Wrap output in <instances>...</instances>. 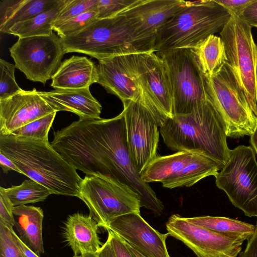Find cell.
<instances>
[{
	"mask_svg": "<svg viewBox=\"0 0 257 257\" xmlns=\"http://www.w3.org/2000/svg\"><path fill=\"white\" fill-rule=\"evenodd\" d=\"M65 53L77 52L98 61L116 56L153 51L154 40L139 36L125 17L97 19L84 29L61 38Z\"/></svg>",
	"mask_w": 257,
	"mask_h": 257,
	"instance_id": "cell-4",
	"label": "cell"
},
{
	"mask_svg": "<svg viewBox=\"0 0 257 257\" xmlns=\"http://www.w3.org/2000/svg\"><path fill=\"white\" fill-rule=\"evenodd\" d=\"M66 2H62L55 8L44 12L29 20L15 24L9 30L8 34L19 38L39 36H48L53 32V24Z\"/></svg>",
	"mask_w": 257,
	"mask_h": 257,
	"instance_id": "cell-26",
	"label": "cell"
},
{
	"mask_svg": "<svg viewBox=\"0 0 257 257\" xmlns=\"http://www.w3.org/2000/svg\"><path fill=\"white\" fill-rule=\"evenodd\" d=\"M78 198L98 226L103 228L118 216L140 213L138 194L127 185L107 178L86 175L81 183Z\"/></svg>",
	"mask_w": 257,
	"mask_h": 257,
	"instance_id": "cell-7",
	"label": "cell"
},
{
	"mask_svg": "<svg viewBox=\"0 0 257 257\" xmlns=\"http://www.w3.org/2000/svg\"><path fill=\"white\" fill-rule=\"evenodd\" d=\"M15 69V65L0 59V100L6 99L23 90L16 81Z\"/></svg>",
	"mask_w": 257,
	"mask_h": 257,
	"instance_id": "cell-31",
	"label": "cell"
},
{
	"mask_svg": "<svg viewBox=\"0 0 257 257\" xmlns=\"http://www.w3.org/2000/svg\"><path fill=\"white\" fill-rule=\"evenodd\" d=\"M98 225L90 215L79 212L67 218L64 228V238L74 255L96 254L102 245L98 235Z\"/></svg>",
	"mask_w": 257,
	"mask_h": 257,
	"instance_id": "cell-19",
	"label": "cell"
},
{
	"mask_svg": "<svg viewBox=\"0 0 257 257\" xmlns=\"http://www.w3.org/2000/svg\"><path fill=\"white\" fill-rule=\"evenodd\" d=\"M22 255H23V254H22ZM22 257H25V256L23 255Z\"/></svg>",
	"mask_w": 257,
	"mask_h": 257,
	"instance_id": "cell-48",
	"label": "cell"
},
{
	"mask_svg": "<svg viewBox=\"0 0 257 257\" xmlns=\"http://www.w3.org/2000/svg\"><path fill=\"white\" fill-rule=\"evenodd\" d=\"M192 49L204 75H213L227 62L223 42L216 35L209 36Z\"/></svg>",
	"mask_w": 257,
	"mask_h": 257,
	"instance_id": "cell-24",
	"label": "cell"
},
{
	"mask_svg": "<svg viewBox=\"0 0 257 257\" xmlns=\"http://www.w3.org/2000/svg\"><path fill=\"white\" fill-rule=\"evenodd\" d=\"M227 62L232 69L253 113L257 116V46L251 27L231 15L220 32Z\"/></svg>",
	"mask_w": 257,
	"mask_h": 257,
	"instance_id": "cell-6",
	"label": "cell"
},
{
	"mask_svg": "<svg viewBox=\"0 0 257 257\" xmlns=\"http://www.w3.org/2000/svg\"><path fill=\"white\" fill-rule=\"evenodd\" d=\"M215 177L216 186L246 216L257 217V162L250 146L230 150L228 161Z\"/></svg>",
	"mask_w": 257,
	"mask_h": 257,
	"instance_id": "cell-8",
	"label": "cell"
},
{
	"mask_svg": "<svg viewBox=\"0 0 257 257\" xmlns=\"http://www.w3.org/2000/svg\"><path fill=\"white\" fill-rule=\"evenodd\" d=\"M73 257H82V255H74Z\"/></svg>",
	"mask_w": 257,
	"mask_h": 257,
	"instance_id": "cell-47",
	"label": "cell"
},
{
	"mask_svg": "<svg viewBox=\"0 0 257 257\" xmlns=\"http://www.w3.org/2000/svg\"><path fill=\"white\" fill-rule=\"evenodd\" d=\"M253 0H215L225 8L231 15L238 17L243 10Z\"/></svg>",
	"mask_w": 257,
	"mask_h": 257,
	"instance_id": "cell-38",
	"label": "cell"
},
{
	"mask_svg": "<svg viewBox=\"0 0 257 257\" xmlns=\"http://www.w3.org/2000/svg\"><path fill=\"white\" fill-rule=\"evenodd\" d=\"M63 0H24L15 11L0 31L7 33L15 24L26 21L59 6Z\"/></svg>",
	"mask_w": 257,
	"mask_h": 257,
	"instance_id": "cell-28",
	"label": "cell"
},
{
	"mask_svg": "<svg viewBox=\"0 0 257 257\" xmlns=\"http://www.w3.org/2000/svg\"><path fill=\"white\" fill-rule=\"evenodd\" d=\"M188 222L223 234L248 240L253 235L255 225L237 219L222 216H201L184 217Z\"/></svg>",
	"mask_w": 257,
	"mask_h": 257,
	"instance_id": "cell-25",
	"label": "cell"
},
{
	"mask_svg": "<svg viewBox=\"0 0 257 257\" xmlns=\"http://www.w3.org/2000/svg\"><path fill=\"white\" fill-rule=\"evenodd\" d=\"M138 0H98L96 6L97 19L114 17L136 4Z\"/></svg>",
	"mask_w": 257,
	"mask_h": 257,
	"instance_id": "cell-33",
	"label": "cell"
},
{
	"mask_svg": "<svg viewBox=\"0 0 257 257\" xmlns=\"http://www.w3.org/2000/svg\"><path fill=\"white\" fill-rule=\"evenodd\" d=\"M219 170L220 167L213 160L204 156L194 154L190 162L180 171L161 183L163 187L170 189L189 187L206 177H215Z\"/></svg>",
	"mask_w": 257,
	"mask_h": 257,
	"instance_id": "cell-22",
	"label": "cell"
},
{
	"mask_svg": "<svg viewBox=\"0 0 257 257\" xmlns=\"http://www.w3.org/2000/svg\"><path fill=\"white\" fill-rule=\"evenodd\" d=\"M159 132L165 144L173 151L204 156L221 169L228 161L230 149L225 128L208 99L189 113L168 118Z\"/></svg>",
	"mask_w": 257,
	"mask_h": 257,
	"instance_id": "cell-2",
	"label": "cell"
},
{
	"mask_svg": "<svg viewBox=\"0 0 257 257\" xmlns=\"http://www.w3.org/2000/svg\"><path fill=\"white\" fill-rule=\"evenodd\" d=\"M39 92L57 112L70 111L77 114L81 119L100 118L102 106L92 96L89 87Z\"/></svg>",
	"mask_w": 257,
	"mask_h": 257,
	"instance_id": "cell-18",
	"label": "cell"
},
{
	"mask_svg": "<svg viewBox=\"0 0 257 257\" xmlns=\"http://www.w3.org/2000/svg\"><path fill=\"white\" fill-rule=\"evenodd\" d=\"M186 3L182 0H138L120 14L139 36L155 41L159 29Z\"/></svg>",
	"mask_w": 257,
	"mask_h": 257,
	"instance_id": "cell-17",
	"label": "cell"
},
{
	"mask_svg": "<svg viewBox=\"0 0 257 257\" xmlns=\"http://www.w3.org/2000/svg\"><path fill=\"white\" fill-rule=\"evenodd\" d=\"M96 257H115L113 250L108 239L96 253Z\"/></svg>",
	"mask_w": 257,
	"mask_h": 257,
	"instance_id": "cell-43",
	"label": "cell"
},
{
	"mask_svg": "<svg viewBox=\"0 0 257 257\" xmlns=\"http://www.w3.org/2000/svg\"><path fill=\"white\" fill-rule=\"evenodd\" d=\"M56 111L35 88L0 100V135L14 131Z\"/></svg>",
	"mask_w": 257,
	"mask_h": 257,
	"instance_id": "cell-16",
	"label": "cell"
},
{
	"mask_svg": "<svg viewBox=\"0 0 257 257\" xmlns=\"http://www.w3.org/2000/svg\"><path fill=\"white\" fill-rule=\"evenodd\" d=\"M123 105L127 145L132 160L140 173L157 156L159 126L141 96Z\"/></svg>",
	"mask_w": 257,
	"mask_h": 257,
	"instance_id": "cell-12",
	"label": "cell"
},
{
	"mask_svg": "<svg viewBox=\"0 0 257 257\" xmlns=\"http://www.w3.org/2000/svg\"><path fill=\"white\" fill-rule=\"evenodd\" d=\"M14 206L5 193L4 188L0 187V223L8 228H14L15 218Z\"/></svg>",
	"mask_w": 257,
	"mask_h": 257,
	"instance_id": "cell-35",
	"label": "cell"
},
{
	"mask_svg": "<svg viewBox=\"0 0 257 257\" xmlns=\"http://www.w3.org/2000/svg\"><path fill=\"white\" fill-rule=\"evenodd\" d=\"M97 65L86 57L73 56L61 63L52 77L51 86L56 89L89 87L98 81Z\"/></svg>",
	"mask_w": 257,
	"mask_h": 257,
	"instance_id": "cell-20",
	"label": "cell"
},
{
	"mask_svg": "<svg viewBox=\"0 0 257 257\" xmlns=\"http://www.w3.org/2000/svg\"><path fill=\"white\" fill-rule=\"evenodd\" d=\"M193 155L189 152H177L169 155L157 156L142 169L141 177L147 183L162 182L180 171Z\"/></svg>",
	"mask_w": 257,
	"mask_h": 257,
	"instance_id": "cell-23",
	"label": "cell"
},
{
	"mask_svg": "<svg viewBox=\"0 0 257 257\" xmlns=\"http://www.w3.org/2000/svg\"><path fill=\"white\" fill-rule=\"evenodd\" d=\"M4 190L14 207L43 201L52 194L47 187L31 179Z\"/></svg>",
	"mask_w": 257,
	"mask_h": 257,
	"instance_id": "cell-27",
	"label": "cell"
},
{
	"mask_svg": "<svg viewBox=\"0 0 257 257\" xmlns=\"http://www.w3.org/2000/svg\"><path fill=\"white\" fill-rule=\"evenodd\" d=\"M250 143L255 155H257V122L255 130L250 136Z\"/></svg>",
	"mask_w": 257,
	"mask_h": 257,
	"instance_id": "cell-44",
	"label": "cell"
},
{
	"mask_svg": "<svg viewBox=\"0 0 257 257\" xmlns=\"http://www.w3.org/2000/svg\"><path fill=\"white\" fill-rule=\"evenodd\" d=\"M166 227L169 235L182 241L197 257H237L244 241L190 223L178 214L171 215Z\"/></svg>",
	"mask_w": 257,
	"mask_h": 257,
	"instance_id": "cell-11",
	"label": "cell"
},
{
	"mask_svg": "<svg viewBox=\"0 0 257 257\" xmlns=\"http://www.w3.org/2000/svg\"><path fill=\"white\" fill-rule=\"evenodd\" d=\"M231 17L215 0L186 1L158 31L153 51L192 49L209 36L220 32Z\"/></svg>",
	"mask_w": 257,
	"mask_h": 257,
	"instance_id": "cell-3",
	"label": "cell"
},
{
	"mask_svg": "<svg viewBox=\"0 0 257 257\" xmlns=\"http://www.w3.org/2000/svg\"><path fill=\"white\" fill-rule=\"evenodd\" d=\"M0 166L4 173H7L9 171H14L23 174L18 167L9 158L0 153Z\"/></svg>",
	"mask_w": 257,
	"mask_h": 257,
	"instance_id": "cell-42",
	"label": "cell"
},
{
	"mask_svg": "<svg viewBox=\"0 0 257 257\" xmlns=\"http://www.w3.org/2000/svg\"><path fill=\"white\" fill-rule=\"evenodd\" d=\"M251 27L257 28V0H253L238 17Z\"/></svg>",
	"mask_w": 257,
	"mask_h": 257,
	"instance_id": "cell-39",
	"label": "cell"
},
{
	"mask_svg": "<svg viewBox=\"0 0 257 257\" xmlns=\"http://www.w3.org/2000/svg\"><path fill=\"white\" fill-rule=\"evenodd\" d=\"M24 0H1L0 1V28L10 19Z\"/></svg>",
	"mask_w": 257,
	"mask_h": 257,
	"instance_id": "cell-37",
	"label": "cell"
},
{
	"mask_svg": "<svg viewBox=\"0 0 257 257\" xmlns=\"http://www.w3.org/2000/svg\"><path fill=\"white\" fill-rule=\"evenodd\" d=\"M97 19L96 7L94 9L70 19L53 28L61 38H65L82 31Z\"/></svg>",
	"mask_w": 257,
	"mask_h": 257,
	"instance_id": "cell-30",
	"label": "cell"
},
{
	"mask_svg": "<svg viewBox=\"0 0 257 257\" xmlns=\"http://www.w3.org/2000/svg\"><path fill=\"white\" fill-rule=\"evenodd\" d=\"M138 54L114 56L98 61L97 82L123 104L138 99L142 89L138 78Z\"/></svg>",
	"mask_w": 257,
	"mask_h": 257,
	"instance_id": "cell-14",
	"label": "cell"
},
{
	"mask_svg": "<svg viewBox=\"0 0 257 257\" xmlns=\"http://www.w3.org/2000/svg\"><path fill=\"white\" fill-rule=\"evenodd\" d=\"M203 78L207 99L222 121L226 136L233 139L250 136L257 116L228 62L211 76L203 74Z\"/></svg>",
	"mask_w": 257,
	"mask_h": 257,
	"instance_id": "cell-5",
	"label": "cell"
},
{
	"mask_svg": "<svg viewBox=\"0 0 257 257\" xmlns=\"http://www.w3.org/2000/svg\"><path fill=\"white\" fill-rule=\"evenodd\" d=\"M104 228L114 232L145 257H171L166 243L169 233L153 228L139 213L118 216Z\"/></svg>",
	"mask_w": 257,
	"mask_h": 257,
	"instance_id": "cell-15",
	"label": "cell"
},
{
	"mask_svg": "<svg viewBox=\"0 0 257 257\" xmlns=\"http://www.w3.org/2000/svg\"><path fill=\"white\" fill-rule=\"evenodd\" d=\"M138 70L141 87L155 110L160 127L173 116V91L166 65L150 51L138 54Z\"/></svg>",
	"mask_w": 257,
	"mask_h": 257,
	"instance_id": "cell-13",
	"label": "cell"
},
{
	"mask_svg": "<svg viewBox=\"0 0 257 257\" xmlns=\"http://www.w3.org/2000/svg\"><path fill=\"white\" fill-rule=\"evenodd\" d=\"M98 1L66 0L53 24V29L73 18L94 9Z\"/></svg>",
	"mask_w": 257,
	"mask_h": 257,
	"instance_id": "cell-32",
	"label": "cell"
},
{
	"mask_svg": "<svg viewBox=\"0 0 257 257\" xmlns=\"http://www.w3.org/2000/svg\"><path fill=\"white\" fill-rule=\"evenodd\" d=\"M57 112L31 122L14 131L10 135L33 140L48 141V133Z\"/></svg>",
	"mask_w": 257,
	"mask_h": 257,
	"instance_id": "cell-29",
	"label": "cell"
},
{
	"mask_svg": "<svg viewBox=\"0 0 257 257\" xmlns=\"http://www.w3.org/2000/svg\"><path fill=\"white\" fill-rule=\"evenodd\" d=\"M156 53L163 59L169 72L173 91V115L189 113L207 100L203 72L192 49Z\"/></svg>",
	"mask_w": 257,
	"mask_h": 257,
	"instance_id": "cell-9",
	"label": "cell"
},
{
	"mask_svg": "<svg viewBox=\"0 0 257 257\" xmlns=\"http://www.w3.org/2000/svg\"><path fill=\"white\" fill-rule=\"evenodd\" d=\"M237 257H257V220L253 235L247 240L245 249Z\"/></svg>",
	"mask_w": 257,
	"mask_h": 257,
	"instance_id": "cell-40",
	"label": "cell"
},
{
	"mask_svg": "<svg viewBox=\"0 0 257 257\" xmlns=\"http://www.w3.org/2000/svg\"><path fill=\"white\" fill-rule=\"evenodd\" d=\"M9 228L0 223V257H22Z\"/></svg>",
	"mask_w": 257,
	"mask_h": 257,
	"instance_id": "cell-34",
	"label": "cell"
},
{
	"mask_svg": "<svg viewBox=\"0 0 257 257\" xmlns=\"http://www.w3.org/2000/svg\"><path fill=\"white\" fill-rule=\"evenodd\" d=\"M15 226L20 239L40 256L44 253L42 236L44 213L39 207L23 205L13 208Z\"/></svg>",
	"mask_w": 257,
	"mask_h": 257,
	"instance_id": "cell-21",
	"label": "cell"
},
{
	"mask_svg": "<svg viewBox=\"0 0 257 257\" xmlns=\"http://www.w3.org/2000/svg\"><path fill=\"white\" fill-rule=\"evenodd\" d=\"M11 230L17 245L25 257H40L36 254L34 251L31 250L19 238L17 233L15 232L14 228H9Z\"/></svg>",
	"mask_w": 257,
	"mask_h": 257,
	"instance_id": "cell-41",
	"label": "cell"
},
{
	"mask_svg": "<svg viewBox=\"0 0 257 257\" xmlns=\"http://www.w3.org/2000/svg\"><path fill=\"white\" fill-rule=\"evenodd\" d=\"M16 68L27 78L45 84L52 79L65 54L60 38L48 36L19 38L9 49Z\"/></svg>",
	"mask_w": 257,
	"mask_h": 257,
	"instance_id": "cell-10",
	"label": "cell"
},
{
	"mask_svg": "<svg viewBox=\"0 0 257 257\" xmlns=\"http://www.w3.org/2000/svg\"><path fill=\"white\" fill-rule=\"evenodd\" d=\"M130 250L132 251L133 253L136 257H145L143 254L140 253L139 251L136 250L135 248H134L132 246L127 244Z\"/></svg>",
	"mask_w": 257,
	"mask_h": 257,
	"instance_id": "cell-45",
	"label": "cell"
},
{
	"mask_svg": "<svg viewBox=\"0 0 257 257\" xmlns=\"http://www.w3.org/2000/svg\"><path fill=\"white\" fill-rule=\"evenodd\" d=\"M106 230L108 232L107 239L110 242L115 257H136L123 239L112 231Z\"/></svg>",
	"mask_w": 257,
	"mask_h": 257,
	"instance_id": "cell-36",
	"label": "cell"
},
{
	"mask_svg": "<svg viewBox=\"0 0 257 257\" xmlns=\"http://www.w3.org/2000/svg\"><path fill=\"white\" fill-rule=\"evenodd\" d=\"M0 153L52 194L78 197L83 179L49 141L0 135Z\"/></svg>",
	"mask_w": 257,
	"mask_h": 257,
	"instance_id": "cell-1",
	"label": "cell"
},
{
	"mask_svg": "<svg viewBox=\"0 0 257 257\" xmlns=\"http://www.w3.org/2000/svg\"><path fill=\"white\" fill-rule=\"evenodd\" d=\"M82 257H96V254L87 253L81 255Z\"/></svg>",
	"mask_w": 257,
	"mask_h": 257,
	"instance_id": "cell-46",
	"label": "cell"
}]
</instances>
